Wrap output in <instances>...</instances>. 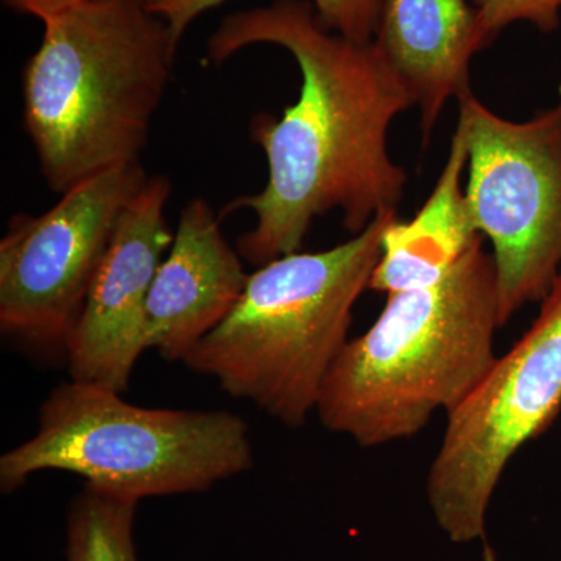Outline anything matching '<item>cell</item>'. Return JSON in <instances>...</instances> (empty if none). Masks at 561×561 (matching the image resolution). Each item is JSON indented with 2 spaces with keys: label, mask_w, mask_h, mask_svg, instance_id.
Returning <instances> with one entry per match:
<instances>
[{
  "label": "cell",
  "mask_w": 561,
  "mask_h": 561,
  "mask_svg": "<svg viewBox=\"0 0 561 561\" xmlns=\"http://www.w3.org/2000/svg\"><path fill=\"white\" fill-rule=\"evenodd\" d=\"M140 161L70 187L41 216H16L0 241V330L47 356L66 343L125 209L147 183Z\"/></svg>",
  "instance_id": "cell-8"
},
{
  "label": "cell",
  "mask_w": 561,
  "mask_h": 561,
  "mask_svg": "<svg viewBox=\"0 0 561 561\" xmlns=\"http://www.w3.org/2000/svg\"><path fill=\"white\" fill-rule=\"evenodd\" d=\"M144 2H146L147 5H150L151 9H157V7L161 5V3L165 2V0H144Z\"/></svg>",
  "instance_id": "cell-17"
},
{
  "label": "cell",
  "mask_w": 561,
  "mask_h": 561,
  "mask_svg": "<svg viewBox=\"0 0 561 561\" xmlns=\"http://www.w3.org/2000/svg\"><path fill=\"white\" fill-rule=\"evenodd\" d=\"M465 186L476 230L491 243L501 328L542 301L561 273V102L530 121L504 119L474 94L459 101Z\"/></svg>",
  "instance_id": "cell-7"
},
{
  "label": "cell",
  "mask_w": 561,
  "mask_h": 561,
  "mask_svg": "<svg viewBox=\"0 0 561 561\" xmlns=\"http://www.w3.org/2000/svg\"><path fill=\"white\" fill-rule=\"evenodd\" d=\"M382 214L332 249L284 254L251 273L227 319L184 357L230 397L297 430L348 343L353 309L381 256Z\"/></svg>",
  "instance_id": "cell-4"
},
{
  "label": "cell",
  "mask_w": 561,
  "mask_h": 561,
  "mask_svg": "<svg viewBox=\"0 0 561 561\" xmlns=\"http://www.w3.org/2000/svg\"><path fill=\"white\" fill-rule=\"evenodd\" d=\"M171 194V181L149 176L125 209L66 343L72 381L128 389L147 351V298L175 234L164 214Z\"/></svg>",
  "instance_id": "cell-9"
},
{
  "label": "cell",
  "mask_w": 561,
  "mask_h": 561,
  "mask_svg": "<svg viewBox=\"0 0 561 561\" xmlns=\"http://www.w3.org/2000/svg\"><path fill=\"white\" fill-rule=\"evenodd\" d=\"M560 411L561 273L529 331L448 413L426 493L449 540L467 545L485 537L486 513L505 468Z\"/></svg>",
  "instance_id": "cell-6"
},
{
  "label": "cell",
  "mask_w": 561,
  "mask_h": 561,
  "mask_svg": "<svg viewBox=\"0 0 561 561\" xmlns=\"http://www.w3.org/2000/svg\"><path fill=\"white\" fill-rule=\"evenodd\" d=\"M486 44L515 22H529L542 33L560 25L561 0H470Z\"/></svg>",
  "instance_id": "cell-15"
},
{
  "label": "cell",
  "mask_w": 561,
  "mask_h": 561,
  "mask_svg": "<svg viewBox=\"0 0 561 561\" xmlns=\"http://www.w3.org/2000/svg\"><path fill=\"white\" fill-rule=\"evenodd\" d=\"M228 0H165L151 9L168 21L176 43H181L192 22L224 5ZM317 21L327 31L357 43H370L378 27L381 0H309Z\"/></svg>",
  "instance_id": "cell-14"
},
{
  "label": "cell",
  "mask_w": 561,
  "mask_h": 561,
  "mask_svg": "<svg viewBox=\"0 0 561 561\" xmlns=\"http://www.w3.org/2000/svg\"><path fill=\"white\" fill-rule=\"evenodd\" d=\"M467 164V133L457 121L448 160L430 198L411 220L394 216L387 225L368 290L391 295L435 286L483 239L461 186Z\"/></svg>",
  "instance_id": "cell-12"
},
{
  "label": "cell",
  "mask_w": 561,
  "mask_h": 561,
  "mask_svg": "<svg viewBox=\"0 0 561 561\" xmlns=\"http://www.w3.org/2000/svg\"><path fill=\"white\" fill-rule=\"evenodd\" d=\"M249 276L213 206L205 198H192L181 210L171 249L147 298V351L183 362L227 319Z\"/></svg>",
  "instance_id": "cell-10"
},
{
  "label": "cell",
  "mask_w": 561,
  "mask_h": 561,
  "mask_svg": "<svg viewBox=\"0 0 561 561\" xmlns=\"http://www.w3.org/2000/svg\"><path fill=\"white\" fill-rule=\"evenodd\" d=\"M87 0H3L7 7L21 14L36 18L41 22L58 16Z\"/></svg>",
  "instance_id": "cell-16"
},
{
  "label": "cell",
  "mask_w": 561,
  "mask_h": 561,
  "mask_svg": "<svg viewBox=\"0 0 561 561\" xmlns=\"http://www.w3.org/2000/svg\"><path fill=\"white\" fill-rule=\"evenodd\" d=\"M373 41L412 92L424 140L446 103L472 94V57L489 46L470 0H381Z\"/></svg>",
  "instance_id": "cell-11"
},
{
  "label": "cell",
  "mask_w": 561,
  "mask_h": 561,
  "mask_svg": "<svg viewBox=\"0 0 561 561\" xmlns=\"http://www.w3.org/2000/svg\"><path fill=\"white\" fill-rule=\"evenodd\" d=\"M43 25L22 72L24 127L44 180L65 194L140 161L180 44L144 0H87Z\"/></svg>",
  "instance_id": "cell-2"
},
{
  "label": "cell",
  "mask_w": 561,
  "mask_h": 561,
  "mask_svg": "<svg viewBox=\"0 0 561 561\" xmlns=\"http://www.w3.org/2000/svg\"><path fill=\"white\" fill-rule=\"evenodd\" d=\"M485 561H496V557H494V552L490 548L485 549Z\"/></svg>",
  "instance_id": "cell-18"
},
{
  "label": "cell",
  "mask_w": 561,
  "mask_h": 561,
  "mask_svg": "<svg viewBox=\"0 0 561 561\" xmlns=\"http://www.w3.org/2000/svg\"><path fill=\"white\" fill-rule=\"evenodd\" d=\"M251 467L249 426L236 413L139 408L121 391L70 379L41 405L35 435L0 457V489L65 471L139 502L206 491Z\"/></svg>",
  "instance_id": "cell-5"
},
{
  "label": "cell",
  "mask_w": 561,
  "mask_h": 561,
  "mask_svg": "<svg viewBox=\"0 0 561 561\" xmlns=\"http://www.w3.org/2000/svg\"><path fill=\"white\" fill-rule=\"evenodd\" d=\"M481 239L442 283L387 295L364 334L350 339L321 387L327 430L364 448L419 434L454 411L496 360V268Z\"/></svg>",
  "instance_id": "cell-3"
},
{
  "label": "cell",
  "mask_w": 561,
  "mask_h": 561,
  "mask_svg": "<svg viewBox=\"0 0 561 561\" xmlns=\"http://www.w3.org/2000/svg\"><path fill=\"white\" fill-rule=\"evenodd\" d=\"M138 501L87 485L69 505L66 561H138Z\"/></svg>",
  "instance_id": "cell-13"
},
{
  "label": "cell",
  "mask_w": 561,
  "mask_h": 561,
  "mask_svg": "<svg viewBox=\"0 0 561 561\" xmlns=\"http://www.w3.org/2000/svg\"><path fill=\"white\" fill-rule=\"evenodd\" d=\"M256 44L289 51L301 72L300 95L279 119L257 114L251 122V139L267 158V184L224 209L254 214L256 224L236 250L261 267L300 251L317 217L339 210L354 236L397 213L408 173L391 160L387 139L391 122L415 99L375 41L357 43L321 27L309 0L228 14L206 55L220 66Z\"/></svg>",
  "instance_id": "cell-1"
}]
</instances>
